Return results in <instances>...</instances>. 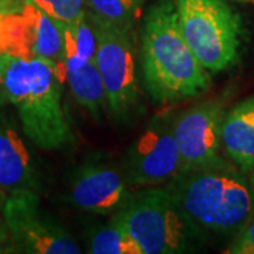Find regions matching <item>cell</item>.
I'll return each mask as SVG.
<instances>
[{"label":"cell","mask_w":254,"mask_h":254,"mask_svg":"<svg viewBox=\"0 0 254 254\" xmlns=\"http://www.w3.org/2000/svg\"><path fill=\"white\" fill-rule=\"evenodd\" d=\"M140 68L145 91L157 103L195 98L210 86V73L182 36L174 0H157L145 14Z\"/></svg>","instance_id":"cell-1"},{"label":"cell","mask_w":254,"mask_h":254,"mask_svg":"<svg viewBox=\"0 0 254 254\" xmlns=\"http://www.w3.org/2000/svg\"><path fill=\"white\" fill-rule=\"evenodd\" d=\"M164 187L202 236L236 235L253 216V193L245 173L226 160L181 171Z\"/></svg>","instance_id":"cell-2"},{"label":"cell","mask_w":254,"mask_h":254,"mask_svg":"<svg viewBox=\"0 0 254 254\" xmlns=\"http://www.w3.org/2000/svg\"><path fill=\"white\" fill-rule=\"evenodd\" d=\"M66 71L53 61L14 58L4 71L7 102L18 113L24 134L43 150H61L73 141L63 106Z\"/></svg>","instance_id":"cell-3"},{"label":"cell","mask_w":254,"mask_h":254,"mask_svg":"<svg viewBox=\"0 0 254 254\" xmlns=\"http://www.w3.org/2000/svg\"><path fill=\"white\" fill-rule=\"evenodd\" d=\"M113 218L134 239L143 254L188 253L202 239L164 185L131 192Z\"/></svg>","instance_id":"cell-4"},{"label":"cell","mask_w":254,"mask_h":254,"mask_svg":"<svg viewBox=\"0 0 254 254\" xmlns=\"http://www.w3.org/2000/svg\"><path fill=\"white\" fill-rule=\"evenodd\" d=\"M178 24L199 63L209 73L233 68L240 58L243 21L225 0H174Z\"/></svg>","instance_id":"cell-5"},{"label":"cell","mask_w":254,"mask_h":254,"mask_svg":"<svg viewBox=\"0 0 254 254\" xmlns=\"http://www.w3.org/2000/svg\"><path fill=\"white\" fill-rule=\"evenodd\" d=\"M95 36L98 66L112 116L126 122L138 106V81L134 61L133 30L122 28L95 17L88 11Z\"/></svg>","instance_id":"cell-6"},{"label":"cell","mask_w":254,"mask_h":254,"mask_svg":"<svg viewBox=\"0 0 254 254\" xmlns=\"http://www.w3.org/2000/svg\"><path fill=\"white\" fill-rule=\"evenodd\" d=\"M0 212L17 253H81L73 237L57 220L41 210L40 193L33 190L11 193Z\"/></svg>","instance_id":"cell-7"},{"label":"cell","mask_w":254,"mask_h":254,"mask_svg":"<svg viewBox=\"0 0 254 254\" xmlns=\"http://www.w3.org/2000/svg\"><path fill=\"white\" fill-rule=\"evenodd\" d=\"M181 153L174 136V118H154L127 151L123 168L136 188L163 187L181 173Z\"/></svg>","instance_id":"cell-8"},{"label":"cell","mask_w":254,"mask_h":254,"mask_svg":"<svg viewBox=\"0 0 254 254\" xmlns=\"http://www.w3.org/2000/svg\"><path fill=\"white\" fill-rule=\"evenodd\" d=\"M0 54L47 60L65 69L61 30L31 0L17 11L0 14Z\"/></svg>","instance_id":"cell-9"},{"label":"cell","mask_w":254,"mask_h":254,"mask_svg":"<svg viewBox=\"0 0 254 254\" xmlns=\"http://www.w3.org/2000/svg\"><path fill=\"white\" fill-rule=\"evenodd\" d=\"M131 195L125 168L103 154L88 157L73 171L69 182V200L75 208L115 215Z\"/></svg>","instance_id":"cell-10"},{"label":"cell","mask_w":254,"mask_h":254,"mask_svg":"<svg viewBox=\"0 0 254 254\" xmlns=\"http://www.w3.org/2000/svg\"><path fill=\"white\" fill-rule=\"evenodd\" d=\"M225 100L198 103L174 118V136L181 153V171L223 161L220 154Z\"/></svg>","instance_id":"cell-11"},{"label":"cell","mask_w":254,"mask_h":254,"mask_svg":"<svg viewBox=\"0 0 254 254\" xmlns=\"http://www.w3.org/2000/svg\"><path fill=\"white\" fill-rule=\"evenodd\" d=\"M0 190L7 195L33 190L40 193L41 181L34 160L13 119L0 110Z\"/></svg>","instance_id":"cell-12"},{"label":"cell","mask_w":254,"mask_h":254,"mask_svg":"<svg viewBox=\"0 0 254 254\" xmlns=\"http://www.w3.org/2000/svg\"><path fill=\"white\" fill-rule=\"evenodd\" d=\"M222 145L232 163L243 173L254 168V96L227 112L222 125Z\"/></svg>","instance_id":"cell-13"},{"label":"cell","mask_w":254,"mask_h":254,"mask_svg":"<svg viewBox=\"0 0 254 254\" xmlns=\"http://www.w3.org/2000/svg\"><path fill=\"white\" fill-rule=\"evenodd\" d=\"M66 82L75 100L91 113L92 118L99 120L108 100L103 81L95 61L66 68Z\"/></svg>","instance_id":"cell-14"},{"label":"cell","mask_w":254,"mask_h":254,"mask_svg":"<svg viewBox=\"0 0 254 254\" xmlns=\"http://www.w3.org/2000/svg\"><path fill=\"white\" fill-rule=\"evenodd\" d=\"M63 36L64 64L66 68L79 66L95 61L96 55V36L88 13L72 23L57 21Z\"/></svg>","instance_id":"cell-15"},{"label":"cell","mask_w":254,"mask_h":254,"mask_svg":"<svg viewBox=\"0 0 254 254\" xmlns=\"http://www.w3.org/2000/svg\"><path fill=\"white\" fill-rule=\"evenodd\" d=\"M88 253L91 254H143L134 239L112 216L108 225L92 233Z\"/></svg>","instance_id":"cell-16"},{"label":"cell","mask_w":254,"mask_h":254,"mask_svg":"<svg viewBox=\"0 0 254 254\" xmlns=\"http://www.w3.org/2000/svg\"><path fill=\"white\" fill-rule=\"evenodd\" d=\"M144 1L145 0H88V11L106 23L133 30Z\"/></svg>","instance_id":"cell-17"},{"label":"cell","mask_w":254,"mask_h":254,"mask_svg":"<svg viewBox=\"0 0 254 254\" xmlns=\"http://www.w3.org/2000/svg\"><path fill=\"white\" fill-rule=\"evenodd\" d=\"M55 21L72 23L88 13V0H31Z\"/></svg>","instance_id":"cell-18"},{"label":"cell","mask_w":254,"mask_h":254,"mask_svg":"<svg viewBox=\"0 0 254 254\" xmlns=\"http://www.w3.org/2000/svg\"><path fill=\"white\" fill-rule=\"evenodd\" d=\"M229 254H254V216L247 222L226 250Z\"/></svg>","instance_id":"cell-19"},{"label":"cell","mask_w":254,"mask_h":254,"mask_svg":"<svg viewBox=\"0 0 254 254\" xmlns=\"http://www.w3.org/2000/svg\"><path fill=\"white\" fill-rule=\"evenodd\" d=\"M10 253H17V249L14 246V242L10 236L9 229L4 223V219L1 216L0 212V254H10Z\"/></svg>","instance_id":"cell-20"},{"label":"cell","mask_w":254,"mask_h":254,"mask_svg":"<svg viewBox=\"0 0 254 254\" xmlns=\"http://www.w3.org/2000/svg\"><path fill=\"white\" fill-rule=\"evenodd\" d=\"M11 60V55L0 54V110L3 109L4 105H7V96H6V88H4V71L6 66Z\"/></svg>","instance_id":"cell-21"},{"label":"cell","mask_w":254,"mask_h":254,"mask_svg":"<svg viewBox=\"0 0 254 254\" xmlns=\"http://www.w3.org/2000/svg\"><path fill=\"white\" fill-rule=\"evenodd\" d=\"M26 0H0V14L13 13L23 7Z\"/></svg>","instance_id":"cell-22"},{"label":"cell","mask_w":254,"mask_h":254,"mask_svg":"<svg viewBox=\"0 0 254 254\" xmlns=\"http://www.w3.org/2000/svg\"><path fill=\"white\" fill-rule=\"evenodd\" d=\"M7 193L4 192L3 190H0V210H1V208H3V203L6 202V199H7Z\"/></svg>","instance_id":"cell-23"},{"label":"cell","mask_w":254,"mask_h":254,"mask_svg":"<svg viewBox=\"0 0 254 254\" xmlns=\"http://www.w3.org/2000/svg\"><path fill=\"white\" fill-rule=\"evenodd\" d=\"M252 193H253V203H254V168H253V177H252Z\"/></svg>","instance_id":"cell-24"},{"label":"cell","mask_w":254,"mask_h":254,"mask_svg":"<svg viewBox=\"0 0 254 254\" xmlns=\"http://www.w3.org/2000/svg\"><path fill=\"white\" fill-rule=\"evenodd\" d=\"M236 1H242V3H246V1H253V0H236Z\"/></svg>","instance_id":"cell-25"},{"label":"cell","mask_w":254,"mask_h":254,"mask_svg":"<svg viewBox=\"0 0 254 254\" xmlns=\"http://www.w3.org/2000/svg\"><path fill=\"white\" fill-rule=\"evenodd\" d=\"M253 1H254V0H253Z\"/></svg>","instance_id":"cell-26"}]
</instances>
